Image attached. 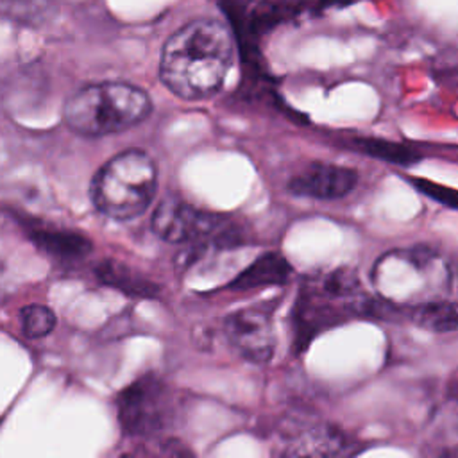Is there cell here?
I'll list each match as a JSON object with an SVG mask.
<instances>
[{"label":"cell","mask_w":458,"mask_h":458,"mask_svg":"<svg viewBox=\"0 0 458 458\" xmlns=\"http://www.w3.org/2000/svg\"><path fill=\"white\" fill-rule=\"evenodd\" d=\"M358 184L356 170L333 163H312L289 181V192L315 200H335L349 195Z\"/></svg>","instance_id":"cell-9"},{"label":"cell","mask_w":458,"mask_h":458,"mask_svg":"<svg viewBox=\"0 0 458 458\" xmlns=\"http://www.w3.org/2000/svg\"><path fill=\"white\" fill-rule=\"evenodd\" d=\"M355 147L372 158H378V159H383L388 163H396V165H403V167L413 165L421 159V156L415 152V149L403 145V143L378 140V138H356Z\"/></svg>","instance_id":"cell-14"},{"label":"cell","mask_w":458,"mask_h":458,"mask_svg":"<svg viewBox=\"0 0 458 458\" xmlns=\"http://www.w3.org/2000/svg\"><path fill=\"white\" fill-rule=\"evenodd\" d=\"M235 42L229 28L197 19L179 28L161 51L159 79L183 101H206L220 92L232 70Z\"/></svg>","instance_id":"cell-1"},{"label":"cell","mask_w":458,"mask_h":458,"mask_svg":"<svg viewBox=\"0 0 458 458\" xmlns=\"http://www.w3.org/2000/svg\"><path fill=\"white\" fill-rule=\"evenodd\" d=\"M117 410L126 435H156L163 431L172 417L170 390L158 376H142L119 394Z\"/></svg>","instance_id":"cell-6"},{"label":"cell","mask_w":458,"mask_h":458,"mask_svg":"<svg viewBox=\"0 0 458 458\" xmlns=\"http://www.w3.org/2000/svg\"><path fill=\"white\" fill-rule=\"evenodd\" d=\"M412 319L417 326L435 333H451L458 326L456 305L453 301L437 298L419 303L412 310Z\"/></svg>","instance_id":"cell-13"},{"label":"cell","mask_w":458,"mask_h":458,"mask_svg":"<svg viewBox=\"0 0 458 458\" xmlns=\"http://www.w3.org/2000/svg\"><path fill=\"white\" fill-rule=\"evenodd\" d=\"M56 328V315L44 305H31L22 310V330L29 339H42Z\"/></svg>","instance_id":"cell-15"},{"label":"cell","mask_w":458,"mask_h":458,"mask_svg":"<svg viewBox=\"0 0 458 458\" xmlns=\"http://www.w3.org/2000/svg\"><path fill=\"white\" fill-rule=\"evenodd\" d=\"M412 183L415 184V188H417L419 192H422L424 195L435 199L437 202H442V204H446V206H449V208H454V206H456V202H454V200H456L454 190L446 188V186H440V184H435V183H429V181H426V179H412Z\"/></svg>","instance_id":"cell-16"},{"label":"cell","mask_w":458,"mask_h":458,"mask_svg":"<svg viewBox=\"0 0 458 458\" xmlns=\"http://www.w3.org/2000/svg\"><path fill=\"white\" fill-rule=\"evenodd\" d=\"M292 274V267L278 253H267L253 262L242 274H239L229 289L232 290H253L274 285H285Z\"/></svg>","instance_id":"cell-10"},{"label":"cell","mask_w":458,"mask_h":458,"mask_svg":"<svg viewBox=\"0 0 458 458\" xmlns=\"http://www.w3.org/2000/svg\"><path fill=\"white\" fill-rule=\"evenodd\" d=\"M372 280L388 303H424L447 289L449 271L442 257L428 248L399 249L383 255Z\"/></svg>","instance_id":"cell-5"},{"label":"cell","mask_w":458,"mask_h":458,"mask_svg":"<svg viewBox=\"0 0 458 458\" xmlns=\"http://www.w3.org/2000/svg\"><path fill=\"white\" fill-rule=\"evenodd\" d=\"M31 237L44 253L58 260H81L94 249L90 239L65 229H33Z\"/></svg>","instance_id":"cell-11"},{"label":"cell","mask_w":458,"mask_h":458,"mask_svg":"<svg viewBox=\"0 0 458 458\" xmlns=\"http://www.w3.org/2000/svg\"><path fill=\"white\" fill-rule=\"evenodd\" d=\"M95 274L102 285L117 289L133 298H156L159 294V285L117 260H104L99 264Z\"/></svg>","instance_id":"cell-12"},{"label":"cell","mask_w":458,"mask_h":458,"mask_svg":"<svg viewBox=\"0 0 458 458\" xmlns=\"http://www.w3.org/2000/svg\"><path fill=\"white\" fill-rule=\"evenodd\" d=\"M367 314H372V299L362 294L356 274L349 269L330 271L299 292L294 310L296 344L303 349L324 328Z\"/></svg>","instance_id":"cell-4"},{"label":"cell","mask_w":458,"mask_h":458,"mask_svg":"<svg viewBox=\"0 0 458 458\" xmlns=\"http://www.w3.org/2000/svg\"><path fill=\"white\" fill-rule=\"evenodd\" d=\"M158 168L151 154L127 149L106 161L92 181L94 206L113 220H133L152 204Z\"/></svg>","instance_id":"cell-3"},{"label":"cell","mask_w":458,"mask_h":458,"mask_svg":"<svg viewBox=\"0 0 458 458\" xmlns=\"http://www.w3.org/2000/svg\"><path fill=\"white\" fill-rule=\"evenodd\" d=\"M222 225L224 217L202 211L176 195H167L152 215L154 233L168 244H202Z\"/></svg>","instance_id":"cell-7"},{"label":"cell","mask_w":458,"mask_h":458,"mask_svg":"<svg viewBox=\"0 0 458 458\" xmlns=\"http://www.w3.org/2000/svg\"><path fill=\"white\" fill-rule=\"evenodd\" d=\"M152 111L145 90L122 81H106L81 88L65 104L67 126L81 136L124 133L142 124Z\"/></svg>","instance_id":"cell-2"},{"label":"cell","mask_w":458,"mask_h":458,"mask_svg":"<svg viewBox=\"0 0 458 458\" xmlns=\"http://www.w3.org/2000/svg\"><path fill=\"white\" fill-rule=\"evenodd\" d=\"M227 342L253 364H266L276 351V331L273 314L260 307L233 312L224 323Z\"/></svg>","instance_id":"cell-8"}]
</instances>
